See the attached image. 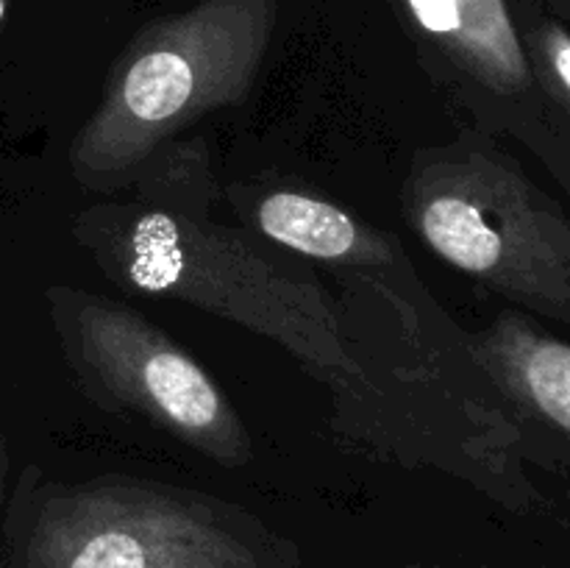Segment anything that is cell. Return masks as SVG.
<instances>
[{
	"instance_id": "1",
	"label": "cell",
	"mask_w": 570,
	"mask_h": 568,
	"mask_svg": "<svg viewBox=\"0 0 570 568\" xmlns=\"http://www.w3.org/2000/svg\"><path fill=\"white\" fill-rule=\"evenodd\" d=\"M76 237L134 293L173 298L262 334L334 390L365 379L332 295L306 267L204 215L154 204H98Z\"/></svg>"
},
{
	"instance_id": "2",
	"label": "cell",
	"mask_w": 570,
	"mask_h": 568,
	"mask_svg": "<svg viewBox=\"0 0 570 568\" xmlns=\"http://www.w3.org/2000/svg\"><path fill=\"white\" fill-rule=\"evenodd\" d=\"M276 26V0H200L134 37L78 128L72 170L115 182L209 111L248 95Z\"/></svg>"
},
{
	"instance_id": "3",
	"label": "cell",
	"mask_w": 570,
	"mask_h": 568,
	"mask_svg": "<svg viewBox=\"0 0 570 568\" xmlns=\"http://www.w3.org/2000/svg\"><path fill=\"white\" fill-rule=\"evenodd\" d=\"M404 206L434 256L570 329V215L510 150L471 131L426 154L406 182Z\"/></svg>"
},
{
	"instance_id": "4",
	"label": "cell",
	"mask_w": 570,
	"mask_h": 568,
	"mask_svg": "<svg viewBox=\"0 0 570 568\" xmlns=\"http://www.w3.org/2000/svg\"><path fill=\"white\" fill-rule=\"evenodd\" d=\"M11 568H293V560L198 496L89 482L37 507Z\"/></svg>"
},
{
	"instance_id": "5",
	"label": "cell",
	"mask_w": 570,
	"mask_h": 568,
	"mask_svg": "<svg viewBox=\"0 0 570 568\" xmlns=\"http://www.w3.org/2000/svg\"><path fill=\"white\" fill-rule=\"evenodd\" d=\"M72 368L106 404L137 412L220 466L250 460V434L215 379L159 326L120 301L53 290Z\"/></svg>"
},
{
	"instance_id": "6",
	"label": "cell",
	"mask_w": 570,
	"mask_h": 568,
	"mask_svg": "<svg viewBox=\"0 0 570 568\" xmlns=\"http://www.w3.org/2000/svg\"><path fill=\"white\" fill-rule=\"evenodd\" d=\"M488 382L521 418L562 445L570 462V343L518 310H504L473 337Z\"/></svg>"
},
{
	"instance_id": "7",
	"label": "cell",
	"mask_w": 570,
	"mask_h": 568,
	"mask_svg": "<svg viewBox=\"0 0 570 568\" xmlns=\"http://www.w3.org/2000/svg\"><path fill=\"white\" fill-rule=\"evenodd\" d=\"M412 20L482 89L521 106L538 89L507 0H404Z\"/></svg>"
},
{
	"instance_id": "8",
	"label": "cell",
	"mask_w": 570,
	"mask_h": 568,
	"mask_svg": "<svg viewBox=\"0 0 570 568\" xmlns=\"http://www.w3.org/2000/svg\"><path fill=\"white\" fill-rule=\"evenodd\" d=\"M254 228L271 243L317 262L337 265H393L395 245L351 212L317 195L276 189L250 209Z\"/></svg>"
},
{
	"instance_id": "9",
	"label": "cell",
	"mask_w": 570,
	"mask_h": 568,
	"mask_svg": "<svg viewBox=\"0 0 570 568\" xmlns=\"http://www.w3.org/2000/svg\"><path fill=\"white\" fill-rule=\"evenodd\" d=\"M521 39L538 89L554 104L557 115L570 120V26L543 9L523 28Z\"/></svg>"
},
{
	"instance_id": "10",
	"label": "cell",
	"mask_w": 570,
	"mask_h": 568,
	"mask_svg": "<svg viewBox=\"0 0 570 568\" xmlns=\"http://www.w3.org/2000/svg\"><path fill=\"white\" fill-rule=\"evenodd\" d=\"M534 134H538L540 154L549 161L551 173H554L557 182L562 184V189H566L570 198V120H566L562 115L551 117V120L540 117Z\"/></svg>"
},
{
	"instance_id": "11",
	"label": "cell",
	"mask_w": 570,
	"mask_h": 568,
	"mask_svg": "<svg viewBox=\"0 0 570 568\" xmlns=\"http://www.w3.org/2000/svg\"><path fill=\"white\" fill-rule=\"evenodd\" d=\"M540 3H543V9L549 11V14H554L557 20L570 26V0H540Z\"/></svg>"
},
{
	"instance_id": "12",
	"label": "cell",
	"mask_w": 570,
	"mask_h": 568,
	"mask_svg": "<svg viewBox=\"0 0 570 568\" xmlns=\"http://www.w3.org/2000/svg\"><path fill=\"white\" fill-rule=\"evenodd\" d=\"M3 471H6V451H3V438H0V488H3Z\"/></svg>"
},
{
	"instance_id": "13",
	"label": "cell",
	"mask_w": 570,
	"mask_h": 568,
	"mask_svg": "<svg viewBox=\"0 0 570 568\" xmlns=\"http://www.w3.org/2000/svg\"><path fill=\"white\" fill-rule=\"evenodd\" d=\"M3 14H6V0H0V20H3Z\"/></svg>"
}]
</instances>
